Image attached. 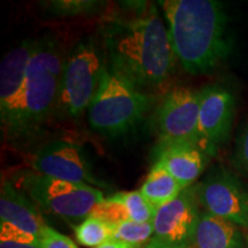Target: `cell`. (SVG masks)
I'll use <instances>...</instances> for the list:
<instances>
[{"label": "cell", "mask_w": 248, "mask_h": 248, "mask_svg": "<svg viewBox=\"0 0 248 248\" xmlns=\"http://www.w3.org/2000/svg\"><path fill=\"white\" fill-rule=\"evenodd\" d=\"M104 35L109 68L138 89H160L169 79L176 57L155 5L138 16L109 23Z\"/></svg>", "instance_id": "obj_1"}, {"label": "cell", "mask_w": 248, "mask_h": 248, "mask_svg": "<svg viewBox=\"0 0 248 248\" xmlns=\"http://www.w3.org/2000/svg\"><path fill=\"white\" fill-rule=\"evenodd\" d=\"M173 53L193 75L215 70L231 53L225 7L215 0L161 1Z\"/></svg>", "instance_id": "obj_2"}, {"label": "cell", "mask_w": 248, "mask_h": 248, "mask_svg": "<svg viewBox=\"0 0 248 248\" xmlns=\"http://www.w3.org/2000/svg\"><path fill=\"white\" fill-rule=\"evenodd\" d=\"M152 100L147 93L108 66L88 109L90 126L108 137L125 135L142 120Z\"/></svg>", "instance_id": "obj_3"}, {"label": "cell", "mask_w": 248, "mask_h": 248, "mask_svg": "<svg viewBox=\"0 0 248 248\" xmlns=\"http://www.w3.org/2000/svg\"><path fill=\"white\" fill-rule=\"evenodd\" d=\"M64 61L53 40H37L28 67L26 95L17 135L32 131L58 109Z\"/></svg>", "instance_id": "obj_4"}, {"label": "cell", "mask_w": 248, "mask_h": 248, "mask_svg": "<svg viewBox=\"0 0 248 248\" xmlns=\"http://www.w3.org/2000/svg\"><path fill=\"white\" fill-rule=\"evenodd\" d=\"M107 67L91 39L78 43L64 61L57 111L69 119L82 116L97 95Z\"/></svg>", "instance_id": "obj_5"}, {"label": "cell", "mask_w": 248, "mask_h": 248, "mask_svg": "<svg viewBox=\"0 0 248 248\" xmlns=\"http://www.w3.org/2000/svg\"><path fill=\"white\" fill-rule=\"evenodd\" d=\"M18 182L40 209L69 221H84L105 199L94 186L47 177L36 171L22 173Z\"/></svg>", "instance_id": "obj_6"}, {"label": "cell", "mask_w": 248, "mask_h": 248, "mask_svg": "<svg viewBox=\"0 0 248 248\" xmlns=\"http://www.w3.org/2000/svg\"><path fill=\"white\" fill-rule=\"evenodd\" d=\"M200 91L177 86L164 95L156 110V151L178 145H195Z\"/></svg>", "instance_id": "obj_7"}, {"label": "cell", "mask_w": 248, "mask_h": 248, "mask_svg": "<svg viewBox=\"0 0 248 248\" xmlns=\"http://www.w3.org/2000/svg\"><path fill=\"white\" fill-rule=\"evenodd\" d=\"M195 186H190L171 202L156 209L153 237L144 248L192 247L201 213Z\"/></svg>", "instance_id": "obj_8"}, {"label": "cell", "mask_w": 248, "mask_h": 248, "mask_svg": "<svg viewBox=\"0 0 248 248\" xmlns=\"http://www.w3.org/2000/svg\"><path fill=\"white\" fill-rule=\"evenodd\" d=\"M204 212L248 228V190L231 171L216 168L195 186Z\"/></svg>", "instance_id": "obj_9"}, {"label": "cell", "mask_w": 248, "mask_h": 248, "mask_svg": "<svg viewBox=\"0 0 248 248\" xmlns=\"http://www.w3.org/2000/svg\"><path fill=\"white\" fill-rule=\"evenodd\" d=\"M37 40H26L2 58L0 66V121L7 133L17 135L26 95L27 73Z\"/></svg>", "instance_id": "obj_10"}, {"label": "cell", "mask_w": 248, "mask_h": 248, "mask_svg": "<svg viewBox=\"0 0 248 248\" xmlns=\"http://www.w3.org/2000/svg\"><path fill=\"white\" fill-rule=\"evenodd\" d=\"M200 91L197 147L214 156L230 136L234 116L233 94L221 85H207Z\"/></svg>", "instance_id": "obj_11"}, {"label": "cell", "mask_w": 248, "mask_h": 248, "mask_svg": "<svg viewBox=\"0 0 248 248\" xmlns=\"http://www.w3.org/2000/svg\"><path fill=\"white\" fill-rule=\"evenodd\" d=\"M33 171L47 177L91 186L104 185L93 175L84 150L67 140H54L37 152L32 160Z\"/></svg>", "instance_id": "obj_12"}, {"label": "cell", "mask_w": 248, "mask_h": 248, "mask_svg": "<svg viewBox=\"0 0 248 248\" xmlns=\"http://www.w3.org/2000/svg\"><path fill=\"white\" fill-rule=\"evenodd\" d=\"M0 222L14 225L38 238H42L47 226L35 202L7 179L2 181L0 192Z\"/></svg>", "instance_id": "obj_13"}, {"label": "cell", "mask_w": 248, "mask_h": 248, "mask_svg": "<svg viewBox=\"0 0 248 248\" xmlns=\"http://www.w3.org/2000/svg\"><path fill=\"white\" fill-rule=\"evenodd\" d=\"M209 156L194 145H178L155 152L154 164L162 167L184 188L200 177Z\"/></svg>", "instance_id": "obj_14"}, {"label": "cell", "mask_w": 248, "mask_h": 248, "mask_svg": "<svg viewBox=\"0 0 248 248\" xmlns=\"http://www.w3.org/2000/svg\"><path fill=\"white\" fill-rule=\"evenodd\" d=\"M243 233L233 223L201 212L192 241L193 248H243Z\"/></svg>", "instance_id": "obj_15"}, {"label": "cell", "mask_w": 248, "mask_h": 248, "mask_svg": "<svg viewBox=\"0 0 248 248\" xmlns=\"http://www.w3.org/2000/svg\"><path fill=\"white\" fill-rule=\"evenodd\" d=\"M183 190L185 188L168 171L153 164L139 192L155 209H159L175 200Z\"/></svg>", "instance_id": "obj_16"}, {"label": "cell", "mask_w": 248, "mask_h": 248, "mask_svg": "<svg viewBox=\"0 0 248 248\" xmlns=\"http://www.w3.org/2000/svg\"><path fill=\"white\" fill-rule=\"evenodd\" d=\"M76 239L83 246L98 247L113 239V224L95 216H89L75 228Z\"/></svg>", "instance_id": "obj_17"}, {"label": "cell", "mask_w": 248, "mask_h": 248, "mask_svg": "<svg viewBox=\"0 0 248 248\" xmlns=\"http://www.w3.org/2000/svg\"><path fill=\"white\" fill-rule=\"evenodd\" d=\"M153 222L123 221L113 224V239L144 248L153 237Z\"/></svg>", "instance_id": "obj_18"}, {"label": "cell", "mask_w": 248, "mask_h": 248, "mask_svg": "<svg viewBox=\"0 0 248 248\" xmlns=\"http://www.w3.org/2000/svg\"><path fill=\"white\" fill-rule=\"evenodd\" d=\"M104 4L95 0H54L43 2V6L49 14L66 17L95 13Z\"/></svg>", "instance_id": "obj_19"}, {"label": "cell", "mask_w": 248, "mask_h": 248, "mask_svg": "<svg viewBox=\"0 0 248 248\" xmlns=\"http://www.w3.org/2000/svg\"><path fill=\"white\" fill-rule=\"evenodd\" d=\"M0 248H42L40 238L0 222Z\"/></svg>", "instance_id": "obj_20"}, {"label": "cell", "mask_w": 248, "mask_h": 248, "mask_svg": "<svg viewBox=\"0 0 248 248\" xmlns=\"http://www.w3.org/2000/svg\"><path fill=\"white\" fill-rule=\"evenodd\" d=\"M233 163L238 170L248 176V121L241 129L235 141Z\"/></svg>", "instance_id": "obj_21"}, {"label": "cell", "mask_w": 248, "mask_h": 248, "mask_svg": "<svg viewBox=\"0 0 248 248\" xmlns=\"http://www.w3.org/2000/svg\"><path fill=\"white\" fill-rule=\"evenodd\" d=\"M40 241H42V248H78L70 238L48 225L43 232Z\"/></svg>", "instance_id": "obj_22"}, {"label": "cell", "mask_w": 248, "mask_h": 248, "mask_svg": "<svg viewBox=\"0 0 248 248\" xmlns=\"http://www.w3.org/2000/svg\"><path fill=\"white\" fill-rule=\"evenodd\" d=\"M94 248H138L136 246H132V245L124 243V241L121 240H116V239H111L107 243L100 245V246L94 247Z\"/></svg>", "instance_id": "obj_23"}, {"label": "cell", "mask_w": 248, "mask_h": 248, "mask_svg": "<svg viewBox=\"0 0 248 248\" xmlns=\"http://www.w3.org/2000/svg\"><path fill=\"white\" fill-rule=\"evenodd\" d=\"M247 248H248V241H247Z\"/></svg>", "instance_id": "obj_24"}, {"label": "cell", "mask_w": 248, "mask_h": 248, "mask_svg": "<svg viewBox=\"0 0 248 248\" xmlns=\"http://www.w3.org/2000/svg\"><path fill=\"white\" fill-rule=\"evenodd\" d=\"M187 248H193V247H187Z\"/></svg>", "instance_id": "obj_25"}]
</instances>
